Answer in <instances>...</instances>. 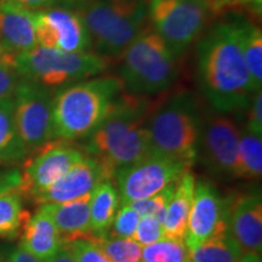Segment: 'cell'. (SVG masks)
Listing matches in <instances>:
<instances>
[{
	"instance_id": "cell-1",
	"label": "cell",
	"mask_w": 262,
	"mask_h": 262,
	"mask_svg": "<svg viewBox=\"0 0 262 262\" xmlns=\"http://www.w3.org/2000/svg\"><path fill=\"white\" fill-rule=\"evenodd\" d=\"M196 79L214 112L245 111L255 94L242 54L235 18L212 26L196 45Z\"/></svg>"
},
{
	"instance_id": "cell-2",
	"label": "cell",
	"mask_w": 262,
	"mask_h": 262,
	"mask_svg": "<svg viewBox=\"0 0 262 262\" xmlns=\"http://www.w3.org/2000/svg\"><path fill=\"white\" fill-rule=\"evenodd\" d=\"M153 110L149 97L124 90L96 130L83 140L81 149L101 163L110 180L118 169L152 152L146 123Z\"/></svg>"
},
{
	"instance_id": "cell-3",
	"label": "cell",
	"mask_w": 262,
	"mask_h": 262,
	"mask_svg": "<svg viewBox=\"0 0 262 262\" xmlns=\"http://www.w3.org/2000/svg\"><path fill=\"white\" fill-rule=\"evenodd\" d=\"M123 91L119 78L102 74L57 89L52 106L55 139L67 142L86 139Z\"/></svg>"
},
{
	"instance_id": "cell-4",
	"label": "cell",
	"mask_w": 262,
	"mask_h": 262,
	"mask_svg": "<svg viewBox=\"0 0 262 262\" xmlns=\"http://www.w3.org/2000/svg\"><path fill=\"white\" fill-rule=\"evenodd\" d=\"M203 119L194 95L189 91L172 95L147 119L152 152L181 160L192 168L198 157Z\"/></svg>"
},
{
	"instance_id": "cell-5",
	"label": "cell",
	"mask_w": 262,
	"mask_h": 262,
	"mask_svg": "<svg viewBox=\"0 0 262 262\" xmlns=\"http://www.w3.org/2000/svg\"><path fill=\"white\" fill-rule=\"evenodd\" d=\"M149 0H85L77 11L89 29L95 52L120 56L145 29Z\"/></svg>"
},
{
	"instance_id": "cell-6",
	"label": "cell",
	"mask_w": 262,
	"mask_h": 262,
	"mask_svg": "<svg viewBox=\"0 0 262 262\" xmlns=\"http://www.w3.org/2000/svg\"><path fill=\"white\" fill-rule=\"evenodd\" d=\"M21 79L40 84L48 89H60L104 73L110 58L95 51L64 52L35 47L17 55H3Z\"/></svg>"
},
{
	"instance_id": "cell-7",
	"label": "cell",
	"mask_w": 262,
	"mask_h": 262,
	"mask_svg": "<svg viewBox=\"0 0 262 262\" xmlns=\"http://www.w3.org/2000/svg\"><path fill=\"white\" fill-rule=\"evenodd\" d=\"M122 56L118 78L126 93L149 97L169 90L178 80L179 57L153 29H145Z\"/></svg>"
},
{
	"instance_id": "cell-8",
	"label": "cell",
	"mask_w": 262,
	"mask_h": 262,
	"mask_svg": "<svg viewBox=\"0 0 262 262\" xmlns=\"http://www.w3.org/2000/svg\"><path fill=\"white\" fill-rule=\"evenodd\" d=\"M214 11L204 0H149L148 19L155 31L180 57L201 38Z\"/></svg>"
},
{
	"instance_id": "cell-9",
	"label": "cell",
	"mask_w": 262,
	"mask_h": 262,
	"mask_svg": "<svg viewBox=\"0 0 262 262\" xmlns=\"http://www.w3.org/2000/svg\"><path fill=\"white\" fill-rule=\"evenodd\" d=\"M191 166L181 160L150 152L145 158L118 169L113 180L122 204L141 201L179 181Z\"/></svg>"
},
{
	"instance_id": "cell-10",
	"label": "cell",
	"mask_w": 262,
	"mask_h": 262,
	"mask_svg": "<svg viewBox=\"0 0 262 262\" xmlns=\"http://www.w3.org/2000/svg\"><path fill=\"white\" fill-rule=\"evenodd\" d=\"M12 101L16 127L28 153L56 140L52 114L54 93L50 89L19 79Z\"/></svg>"
},
{
	"instance_id": "cell-11",
	"label": "cell",
	"mask_w": 262,
	"mask_h": 262,
	"mask_svg": "<svg viewBox=\"0 0 262 262\" xmlns=\"http://www.w3.org/2000/svg\"><path fill=\"white\" fill-rule=\"evenodd\" d=\"M241 129L229 114L214 112L203 119L196 163L220 180L238 179Z\"/></svg>"
},
{
	"instance_id": "cell-12",
	"label": "cell",
	"mask_w": 262,
	"mask_h": 262,
	"mask_svg": "<svg viewBox=\"0 0 262 262\" xmlns=\"http://www.w3.org/2000/svg\"><path fill=\"white\" fill-rule=\"evenodd\" d=\"M84 155L83 149L67 141L56 139L45 143L22 162L21 182L16 191L33 201L60 180Z\"/></svg>"
},
{
	"instance_id": "cell-13",
	"label": "cell",
	"mask_w": 262,
	"mask_h": 262,
	"mask_svg": "<svg viewBox=\"0 0 262 262\" xmlns=\"http://www.w3.org/2000/svg\"><path fill=\"white\" fill-rule=\"evenodd\" d=\"M35 37L39 47L64 52L91 51L89 29L79 11L67 6L42 9L34 12Z\"/></svg>"
},
{
	"instance_id": "cell-14",
	"label": "cell",
	"mask_w": 262,
	"mask_h": 262,
	"mask_svg": "<svg viewBox=\"0 0 262 262\" xmlns=\"http://www.w3.org/2000/svg\"><path fill=\"white\" fill-rule=\"evenodd\" d=\"M232 196H224L209 180H195L194 195L183 242L188 250L201 245L219 231L228 227Z\"/></svg>"
},
{
	"instance_id": "cell-15",
	"label": "cell",
	"mask_w": 262,
	"mask_h": 262,
	"mask_svg": "<svg viewBox=\"0 0 262 262\" xmlns=\"http://www.w3.org/2000/svg\"><path fill=\"white\" fill-rule=\"evenodd\" d=\"M103 180H110L96 158L89 155L83 156L60 180L47 191L35 196L33 202L38 205L56 204L89 194Z\"/></svg>"
},
{
	"instance_id": "cell-16",
	"label": "cell",
	"mask_w": 262,
	"mask_h": 262,
	"mask_svg": "<svg viewBox=\"0 0 262 262\" xmlns=\"http://www.w3.org/2000/svg\"><path fill=\"white\" fill-rule=\"evenodd\" d=\"M228 231L243 253L262 251V196L249 192L232 196L228 210Z\"/></svg>"
},
{
	"instance_id": "cell-17",
	"label": "cell",
	"mask_w": 262,
	"mask_h": 262,
	"mask_svg": "<svg viewBox=\"0 0 262 262\" xmlns=\"http://www.w3.org/2000/svg\"><path fill=\"white\" fill-rule=\"evenodd\" d=\"M34 10L0 2V47L5 55H17L38 47Z\"/></svg>"
},
{
	"instance_id": "cell-18",
	"label": "cell",
	"mask_w": 262,
	"mask_h": 262,
	"mask_svg": "<svg viewBox=\"0 0 262 262\" xmlns=\"http://www.w3.org/2000/svg\"><path fill=\"white\" fill-rule=\"evenodd\" d=\"M90 195L91 193L73 201L39 205L52 219L63 245L77 239H93L90 227Z\"/></svg>"
},
{
	"instance_id": "cell-19",
	"label": "cell",
	"mask_w": 262,
	"mask_h": 262,
	"mask_svg": "<svg viewBox=\"0 0 262 262\" xmlns=\"http://www.w3.org/2000/svg\"><path fill=\"white\" fill-rule=\"evenodd\" d=\"M19 245L42 262H49L63 247L52 219L42 206L31 215L21 232Z\"/></svg>"
},
{
	"instance_id": "cell-20",
	"label": "cell",
	"mask_w": 262,
	"mask_h": 262,
	"mask_svg": "<svg viewBox=\"0 0 262 262\" xmlns=\"http://www.w3.org/2000/svg\"><path fill=\"white\" fill-rule=\"evenodd\" d=\"M195 176L187 170L176 182L163 220L164 237L183 241L187 228V220L194 195Z\"/></svg>"
},
{
	"instance_id": "cell-21",
	"label": "cell",
	"mask_w": 262,
	"mask_h": 262,
	"mask_svg": "<svg viewBox=\"0 0 262 262\" xmlns=\"http://www.w3.org/2000/svg\"><path fill=\"white\" fill-rule=\"evenodd\" d=\"M120 204L119 193L112 180H103L95 187L90 195V227L93 239L110 233Z\"/></svg>"
},
{
	"instance_id": "cell-22",
	"label": "cell",
	"mask_w": 262,
	"mask_h": 262,
	"mask_svg": "<svg viewBox=\"0 0 262 262\" xmlns=\"http://www.w3.org/2000/svg\"><path fill=\"white\" fill-rule=\"evenodd\" d=\"M242 54L255 93L262 90V31L250 19L234 16Z\"/></svg>"
},
{
	"instance_id": "cell-23",
	"label": "cell",
	"mask_w": 262,
	"mask_h": 262,
	"mask_svg": "<svg viewBox=\"0 0 262 262\" xmlns=\"http://www.w3.org/2000/svg\"><path fill=\"white\" fill-rule=\"evenodd\" d=\"M28 155L16 127L12 96L3 98L0 100V165L22 163Z\"/></svg>"
},
{
	"instance_id": "cell-24",
	"label": "cell",
	"mask_w": 262,
	"mask_h": 262,
	"mask_svg": "<svg viewBox=\"0 0 262 262\" xmlns=\"http://www.w3.org/2000/svg\"><path fill=\"white\" fill-rule=\"evenodd\" d=\"M243 254L241 245L226 227L189 250V262H238Z\"/></svg>"
},
{
	"instance_id": "cell-25",
	"label": "cell",
	"mask_w": 262,
	"mask_h": 262,
	"mask_svg": "<svg viewBox=\"0 0 262 262\" xmlns=\"http://www.w3.org/2000/svg\"><path fill=\"white\" fill-rule=\"evenodd\" d=\"M29 217L31 212L24 208L22 195L17 191L0 194V238H17Z\"/></svg>"
},
{
	"instance_id": "cell-26",
	"label": "cell",
	"mask_w": 262,
	"mask_h": 262,
	"mask_svg": "<svg viewBox=\"0 0 262 262\" xmlns=\"http://www.w3.org/2000/svg\"><path fill=\"white\" fill-rule=\"evenodd\" d=\"M262 173V136L241 130L238 145V179L257 180Z\"/></svg>"
},
{
	"instance_id": "cell-27",
	"label": "cell",
	"mask_w": 262,
	"mask_h": 262,
	"mask_svg": "<svg viewBox=\"0 0 262 262\" xmlns=\"http://www.w3.org/2000/svg\"><path fill=\"white\" fill-rule=\"evenodd\" d=\"M142 262H189V250L183 241L164 237L142 247Z\"/></svg>"
},
{
	"instance_id": "cell-28",
	"label": "cell",
	"mask_w": 262,
	"mask_h": 262,
	"mask_svg": "<svg viewBox=\"0 0 262 262\" xmlns=\"http://www.w3.org/2000/svg\"><path fill=\"white\" fill-rule=\"evenodd\" d=\"M94 241L111 262H142V247L133 238L103 235Z\"/></svg>"
},
{
	"instance_id": "cell-29",
	"label": "cell",
	"mask_w": 262,
	"mask_h": 262,
	"mask_svg": "<svg viewBox=\"0 0 262 262\" xmlns=\"http://www.w3.org/2000/svg\"><path fill=\"white\" fill-rule=\"evenodd\" d=\"M175 185L176 183H173L169 187L164 188L162 192L157 193V194L152 196H148V198L129 203V205L135 209L137 214L140 215V217H142V216H155L163 224L166 208H168L173 189H175Z\"/></svg>"
},
{
	"instance_id": "cell-30",
	"label": "cell",
	"mask_w": 262,
	"mask_h": 262,
	"mask_svg": "<svg viewBox=\"0 0 262 262\" xmlns=\"http://www.w3.org/2000/svg\"><path fill=\"white\" fill-rule=\"evenodd\" d=\"M140 219V215L137 214L133 206L129 204H122L118 209L112 227H111L110 233L107 235L117 238H133Z\"/></svg>"
},
{
	"instance_id": "cell-31",
	"label": "cell",
	"mask_w": 262,
	"mask_h": 262,
	"mask_svg": "<svg viewBox=\"0 0 262 262\" xmlns=\"http://www.w3.org/2000/svg\"><path fill=\"white\" fill-rule=\"evenodd\" d=\"M75 262H111L94 239H77L66 244Z\"/></svg>"
},
{
	"instance_id": "cell-32",
	"label": "cell",
	"mask_w": 262,
	"mask_h": 262,
	"mask_svg": "<svg viewBox=\"0 0 262 262\" xmlns=\"http://www.w3.org/2000/svg\"><path fill=\"white\" fill-rule=\"evenodd\" d=\"M164 238L163 225L155 216H142L140 219L133 239L141 247L153 244Z\"/></svg>"
},
{
	"instance_id": "cell-33",
	"label": "cell",
	"mask_w": 262,
	"mask_h": 262,
	"mask_svg": "<svg viewBox=\"0 0 262 262\" xmlns=\"http://www.w3.org/2000/svg\"><path fill=\"white\" fill-rule=\"evenodd\" d=\"M245 111L248 112V118L244 129L255 135L262 136V90L253 95Z\"/></svg>"
},
{
	"instance_id": "cell-34",
	"label": "cell",
	"mask_w": 262,
	"mask_h": 262,
	"mask_svg": "<svg viewBox=\"0 0 262 262\" xmlns=\"http://www.w3.org/2000/svg\"><path fill=\"white\" fill-rule=\"evenodd\" d=\"M21 78L11 64L5 60H0V100L11 97Z\"/></svg>"
},
{
	"instance_id": "cell-35",
	"label": "cell",
	"mask_w": 262,
	"mask_h": 262,
	"mask_svg": "<svg viewBox=\"0 0 262 262\" xmlns=\"http://www.w3.org/2000/svg\"><path fill=\"white\" fill-rule=\"evenodd\" d=\"M0 2L11 3V4L38 11V10L56 8V6H70L79 2V0H0Z\"/></svg>"
},
{
	"instance_id": "cell-36",
	"label": "cell",
	"mask_w": 262,
	"mask_h": 262,
	"mask_svg": "<svg viewBox=\"0 0 262 262\" xmlns=\"http://www.w3.org/2000/svg\"><path fill=\"white\" fill-rule=\"evenodd\" d=\"M21 182V171L19 169L0 170V194L6 192L16 191Z\"/></svg>"
},
{
	"instance_id": "cell-37",
	"label": "cell",
	"mask_w": 262,
	"mask_h": 262,
	"mask_svg": "<svg viewBox=\"0 0 262 262\" xmlns=\"http://www.w3.org/2000/svg\"><path fill=\"white\" fill-rule=\"evenodd\" d=\"M211 5L215 12L221 9L235 8V6H248L260 12L262 0H211Z\"/></svg>"
},
{
	"instance_id": "cell-38",
	"label": "cell",
	"mask_w": 262,
	"mask_h": 262,
	"mask_svg": "<svg viewBox=\"0 0 262 262\" xmlns=\"http://www.w3.org/2000/svg\"><path fill=\"white\" fill-rule=\"evenodd\" d=\"M4 262H42L33 256L32 254H29L28 251H26L25 249L21 247L14 248L9 251L4 258Z\"/></svg>"
},
{
	"instance_id": "cell-39",
	"label": "cell",
	"mask_w": 262,
	"mask_h": 262,
	"mask_svg": "<svg viewBox=\"0 0 262 262\" xmlns=\"http://www.w3.org/2000/svg\"><path fill=\"white\" fill-rule=\"evenodd\" d=\"M49 262H75V260L73 255L71 254V251L68 250V248L63 245V247L60 249V251H58V253Z\"/></svg>"
},
{
	"instance_id": "cell-40",
	"label": "cell",
	"mask_w": 262,
	"mask_h": 262,
	"mask_svg": "<svg viewBox=\"0 0 262 262\" xmlns=\"http://www.w3.org/2000/svg\"><path fill=\"white\" fill-rule=\"evenodd\" d=\"M238 262H262L261 254L256 253H244Z\"/></svg>"
},
{
	"instance_id": "cell-41",
	"label": "cell",
	"mask_w": 262,
	"mask_h": 262,
	"mask_svg": "<svg viewBox=\"0 0 262 262\" xmlns=\"http://www.w3.org/2000/svg\"><path fill=\"white\" fill-rule=\"evenodd\" d=\"M3 55H4V51H3V49H2V47H0V60H2Z\"/></svg>"
},
{
	"instance_id": "cell-42",
	"label": "cell",
	"mask_w": 262,
	"mask_h": 262,
	"mask_svg": "<svg viewBox=\"0 0 262 262\" xmlns=\"http://www.w3.org/2000/svg\"><path fill=\"white\" fill-rule=\"evenodd\" d=\"M204 2H208V3H210V5H211V0H204ZM212 6V5H211ZM212 9H214V8H212Z\"/></svg>"
}]
</instances>
